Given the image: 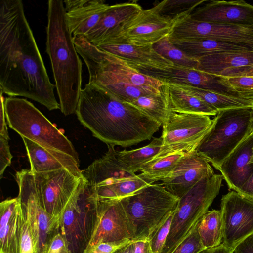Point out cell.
Instances as JSON below:
<instances>
[{
    "label": "cell",
    "mask_w": 253,
    "mask_h": 253,
    "mask_svg": "<svg viewBox=\"0 0 253 253\" xmlns=\"http://www.w3.org/2000/svg\"><path fill=\"white\" fill-rule=\"evenodd\" d=\"M227 78L243 98L253 100V77Z\"/></svg>",
    "instance_id": "f35d334b"
},
{
    "label": "cell",
    "mask_w": 253,
    "mask_h": 253,
    "mask_svg": "<svg viewBox=\"0 0 253 253\" xmlns=\"http://www.w3.org/2000/svg\"><path fill=\"white\" fill-rule=\"evenodd\" d=\"M130 239L116 242H104L96 244L85 250L83 253H113Z\"/></svg>",
    "instance_id": "b9f144b4"
},
{
    "label": "cell",
    "mask_w": 253,
    "mask_h": 253,
    "mask_svg": "<svg viewBox=\"0 0 253 253\" xmlns=\"http://www.w3.org/2000/svg\"><path fill=\"white\" fill-rule=\"evenodd\" d=\"M198 253H233V252L222 243L214 247L205 249Z\"/></svg>",
    "instance_id": "c3c4849f"
},
{
    "label": "cell",
    "mask_w": 253,
    "mask_h": 253,
    "mask_svg": "<svg viewBox=\"0 0 253 253\" xmlns=\"http://www.w3.org/2000/svg\"><path fill=\"white\" fill-rule=\"evenodd\" d=\"M199 21L215 24L253 25V6L240 0H210L190 15Z\"/></svg>",
    "instance_id": "ac0fdd59"
},
{
    "label": "cell",
    "mask_w": 253,
    "mask_h": 253,
    "mask_svg": "<svg viewBox=\"0 0 253 253\" xmlns=\"http://www.w3.org/2000/svg\"><path fill=\"white\" fill-rule=\"evenodd\" d=\"M223 179L221 174H208L179 198L161 253H170L192 230L218 194Z\"/></svg>",
    "instance_id": "52a82bcc"
},
{
    "label": "cell",
    "mask_w": 253,
    "mask_h": 253,
    "mask_svg": "<svg viewBox=\"0 0 253 253\" xmlns=\"http://www.w3.org/2000/svg\"><path fill=\"white\" fill-rule=\"evenodd\" d=\"M182 88L200 98L218 111L227 109L252 106L253 100L229 96L197 87L176 84Z\"/></svg>",
    "instance_id": "4dcf8cb0"
},
{
    "label": "cell",
    "mask_w": 253,
    "mask_h": 253,
    "mask_svg": "<svg viewBox=\"0 0 253 253\" xmlns=\"http://www.w3.org/2000/svg\"><path fill=\"white\" fill-rule=\"evenodd\" d=\"M21 210L18 196L0 204V253H18Z\"/></svg>",
    "instance_id": "d4e9b609"
},
{
    "label": "cell",
    "mask_w": 253,
    "mask_h": 253,
    "mask_svg": "<svg viewBox=\"0 0 253 253\" xmlns=\"http://www.w3.org/2000/svg\"><path fill=\"white\" fill-rule=\"evenodd\" d=\"M233 253H253V233L240 242Z\"/></svg>",
    "instance_id": "f6af8a7d"
},
{
    "label": "cell",
    "mask_w": 253,
    "mask_h": 253,
    "mask_svg": "<svg viewBox=\"0 0 253 253\" xmlns=\"http://www.w3.org/2000/svg\"><path fill=\"white\" fill-rule=\"evenodd\" d=\"M131 240L128 220L120 199L98 200V218L85 250L104 242Z\"/></svg>",
    "instance_id": "2e32d148"
},
{
    "label": "cell",
    "mask_w": 253,
    "mask_h": 253,
    "mask_svg": "<svg viewBox=\"0 0 253 253\" xmlns=\"http://www.w3.org/2000/svg\"><path fill=\"white\" fill-rule=\"evenodd\" d=\"M197 60L199 65L197 70L218 75L227 69L253 65V50L215 54Z\"/></svg>",
    "instance_id": "4316f807"
},
{
    "label": "cell",
    "mask_w": 253,
    "mask_h": 253,
    "mask_svg": "<svg viewBox=\"0 0 253 253\" xmlns=\"http://www.w3.org/2000/svg\"><path fill=\"white\" fill-rule=\"evenodd\" d=\"M145 113L161 125L169 118L172 112L168 84H164L158 93L139 97L129 103Z\"/></svg>",
    "instance_id": "83f0119b"
},
{
    "label": "cell",
    "mask_w": 253,
    "mask_h": 253,
    "mask_svg": "<svg viewBox=\"0 0 253 253\" xmlns=\"http://www.w3.org/2000/svg\"><path fill=\"white\" fill-rule=\"evenodd\" d=\"M12 156L10 151L8 140L0 136V178L6 169L10 165Z\"/></svg>",
    "instance_id": "60d3db41"
},
{
    "label": "cell",
    "mask_w": 253,
    "mask_h": 253,
    "mask_svg": "<svg viewBox=\"0 0 253 253\" xmlns=\"http://www.w3.org/2000/svg\"><path fill=\"white\" fill-rule=\"evenodd\" d=\"M33 174L42 207L51 216L60 219L83 177L66 169Z\"/></svg>",
    "instance_id": "4fadbf2b"
},
{
    "label": "cell",
    "mask_w": 253,
    "mask_h": 253,
    "mask_svg": "<svg viewBox=\"0 0 253 253\" xmlns=\"http://www.w3.org/2000/svg\"><path fill=\"white\" fill-rule=\"evenodd\" d=\"M136 1L110 5L96 25L84 37L98 46L117 38L125 24L142 10Z\"/></svg>",
    "instance_id": "44dd1931"
},
{
    "label": "cell",
    "mask_w": 253,
    "mask_h": 253,
    "mask_svg": "<svg viewBox=\"0 0 253 253\" xmlns=\"http://www.w3.org/2000/svg\"><path fill=\"white\" fill-rule=\"evenodd\" d=\"M4 107L9 126L21 137L68 154L79 163L72 142L32 103L26 99L9 96L5 99Z\"/></svg>",
    "instance_id": "5b68a950"
},
{
    "label": "cell",
    "mask_w": 253,
    "mask_h": 253,
    "mask_svg": "<svg viewBox=\"0 0 253 253\" xmlns=\"http://www.w3.org/2000/svg\"><path fill=\"white\" fill-rule=\"evenodd\" d=\"M236 192L253 201V173Z\"/></svg>",
    "instance_id": "bcb514c9"
},
{
    "label": "cell",
    "mask_w": 253,
    "mask_h": 253,
    "mask_svg": "<svg viewBox=\"0 0 253 253\" xmlns=\"http://www.w3.org/2000/svg\"><path fill=\"white\" fill-rule=\"evenodd\" d=\"M170 41L187 55L197 60L215 54L253 50V45L210 39Z\"/></svg>",
    "instance_id": "484cf974"
},
{
    "label": "cell",
    "mask_w": 253,
    "mask_h": 253,
    "mask_svg": "<svg viewBox=\"0 0 253 253\" xmlns=\"http://www.w3.org/2000/svg\"><path fill=\"white\" fill-rule=\"evenodd\" d=\"M113 253H133V240H129L127 243L116 250Z\"/></svg>",
    "instance_id": "681fc988"
},
{
    "label": "cell",
    "mask_w": 253,
    "mask_h": 253,
    "mask_svg": "<svg viewBox=\"0 0 253 253\" xmlns=\"http://www.w3.org/2000/svg\"><path fill=\"white\" fill-rule=\"evenodd\" d=\"M174 23L162 16L155 5L149 9H142L133 15L125 24L120 34L115 39L136 45H153L169 36Z\"/></svg>",
    "instance_id": "9a60e30c"
},
{
    "label": "cell",
    "mask_w": 253,
    "mask_h": 253,
    "mask_svg": "<svg viewBox=\"0 0 253 253\" xmlns=\"http://www.w3.org/2000/svg\"><path fill=\"white\" fill-rule=\"evenodd\" d=\"M162 145L161 137H154L145 146L131 150L117 151V155L119 159L135 173L140 171L144 165L158 155Z\"/></svg>",
    "instance_id": "1f68e13d"
},
{
    "label": "cell",
    "mask_w": 253,
    "mask_h": 253,
    "mask_svg": "<svg viewBox=\"0 0 253 253\" xmlns=\"http://www.w3.org/2000/svg\"><path fill=\"white\" fill-rule=\"evenodd\" d=\"M220 211L223 244L233 252L240 242L253 233V201L231 191L222 196Z\"/></svg>",
    "instance_id": "7c38bea8"
},
{
    "label": "cell",
    "mask_w": 253,
    "mask_h": 253,
    "mask_svg": "<svg viewBox=\"0 0 253 253\" xmlns=\"http://www.w3.org/2000/svg\"><path fill=\"white\" fill-rule=\"evenodd\" d=\"M218 75L225 77H253V65L227 69L219 73Z\"/></svg>",
    "instance_id": "7bdbcfd3"
},
{
    "label": "cell",
    "mask_w": 253,
    "mask_h": 253,
    "mask_svg": "<svg viewBox=\"0 0 253 253\" xmlns=\"http://www.w3.org/2000/svg\"><path fill=\"white\" fill-rule=\"evenodd\" d=\"M212 123L208 115L172 111L162 125V145L156 157L174 152L196 150Z\"/></svg>",
    "instance_id": "30bf717a"
},
{
    "label": "cell",
    "mask_w": 253,
    "mask_h": 253,
    "mask_svg": "<svg viewBox=\"0 0 253 253\" xmlns=\"http://www.w3.org/2000/svg\"><path fill=\"white\" fill-rule=\"evenodd\" d=\"M16 180L18 197L29 224L36 253H44L48 243L60 232V219L51 216L42 207L30 169L17 171Z\"/></svg>",
    "instance_id": "9c48e42d"
},
{
    "label": "cell",
    "mask_w": 253,
    "mask_h": 253,
    "mask_svg": "<svg viewBox=\"0 0 253 253\" xmlns=\"http://www.w3.org/2000/svg\"><path fill=\"white\" fill-rule=\"evenodd\" d=\"M198 230L202 243L205 249L220 245L223 240L220 211H208L199 221Z\"/></svg>",
    "instance_id": "d6a6232c"
},
{
    "label": "cell",
    "mask_w": 253,
    "mask_h": 253,
    "mask_svg": "<svg viewBox=\"0 0 253 253\" xmlns=\"http://www.w3.org/2000/svg\"><path fill=\"white\" fill-rule=\"evenodd\" d=\"M206 0H164L156 5L163 17L175 22L184 16L191 14Z\"/></svg>",
    "instance_id": "836d02e7"
},
{
    "label": "cell",
    "mask_w": 253,
    "mask_h": 253,
    "mask_svg": "<svg viewBox=\"0 0 253 253\" xmlns=\"http://www.w3.org/2000/svg\"><path fill=\"white\" fill-rule=\"evenodd\" d=\"M253 110V105L251 106Z\"/></svg>",
    "instance_id": "816d5d0a"
},
{
    "label": "cell",
    "mask_w": 253,
    "mask_h": 253,
    "mask_svg": "<svg viewBox=\"0 0 253 253\" xmlns=\"http://www.w3.org/2000/svg\"><path fill=\"white\" fill-rule=\"evenodd\" d=\"M21 0L0 1V88L11 97L60 109Z\"/></svg>",
    "instance_id": "6da1fadb"
},
{
    "label": "cell",
    "mask_w": 253,
    "mask_h": 253,
    "mask_svg": "<svg viewBox=\"0 0 253 253\" xmlns=\"http://www.w3.org/2000/svg\"><path fill=\"white\" fill-rule=\"evenodd\" d=\"M108 150L82 170V176L94 189L96 194L137 175L119 159L114 146L107 145Z\"/></svg>",
    "instance_id": "e0dca14e"
},
{
    "label": "cell",
    "mask_w": 253,
    "mask_h": 253,
    "mask_svg": "<svg viewBox=\"0 0 253 253\" xmlns=\"http://www.w3.org/2000/svg\"><path fill=\"white\" fill-rule=\"evenodd\" d=\"M133 253H153L148 239L133 241Z\"/></svg>",
    "instance_id": "7dc6e473"
},
{
    "label": "cell",
    "mask_w": 253,
    "mask_h": 253,
    "mask_svg": "<svg viewBox=\"0 0 253 253\" xmlns=\"http://www.w3.org/2000/svg\"><path fill=\"white\" fill-rule=\"evenodd\" d=\"M199 221L170 253H198L205 249L199 232Z\"/></svg>",
    "instance_id": "74e56055"
},
{
    "label": "cell",
    "mask_w": 253,
    "mask_h": 253,
    "mask_svg": "<svg viewBox=\"0 0 253 253\" xmlns=\"http://www.w3.org/2000/svg\"><path fill=\"white\" fill-rule=\"evenodd\" d=\"M173 211L153 230L147 238L153 253H161L170 230Z\"/></svg>",
    "instance_id": "8d00e7d4"
},
{
    "label": "cell",
    "mask_w": 253,
    "mask_h": 253,
    "mask_svg": "<svg viewBox=\"0 0 253 253\" xmlns=\"http://www.w3.org/2000/svg\"><path fill=\"white\" fill-rule=\"evenodd\" d=\"M46 51L52 66L60 109L65 116L75 113L82 81V62L68 26L63 0L48 1Z\"/></svg>",
    "instance_id": "3957f363"
},
{
    "label": "cell",
    "mask_w": 253,
    "mask_h": 253,
    "mask_svg": "<svg viewBox=\"0 0 253 253\" xmlns=\"http://www.w3.org/2000/svg\"><path fill=\"white\" fill-rule=\"evenodd\" d=\"M44 253H71L68 243L59 232L47 244Z\"/></svg>",
    "instance_id": "ab89813d"
},
{
    "label": "cell",
    "mask_w": 253,
    "mask_h": 253,
    "mask_svg": "<svg viewBox=\"0 0 253 253\" xmlns=\"http://www.w3.org/2000/svg\"><path fill=\"white\" fill-rule=\"evenodd\" d=\"M129 225L131 240L147 239L175 209L179 198L162 184H151L120 199Z\"/></svg>",
    "instance_id": "8992f818"
},
{
    "label": "cell",
    "mask_w": 253,
    "mask_h": 253,
    "mask_svg": "<svg viewBox=\"0 0 253 253\" xmlns=\"http://www.w3.org/2000/svg\"><path fill=\"white\" fill-rule=\"evenodd\" d=\"M98 199L83 177L60 218V233L71 253H83L94 232L98 218Z\"/></svg>",
    "instance_id": "ba28073f"
},
{
    "label": "cell",
    "mask_w": 253,
    "mask_h": 253,
    "mask_svg": "<svg viewBox=\"0 0 253 253\" xmlns=\"http://www.w3.org/2000/svg\"><path fill=\"white\" fill-rule=\"evenodd\" d=\"M192 151L174 152L155 157L144 165L138 175L150 184L162 181L169 176L179 162Z\"/></svg>",
    "instance_id": "f1b7e54d"
},
{
    "label": "cell",
    "mask_w": 253,
    "mask_h": 253,
    "mask_svg": "<svg viewBox=\"0 0 253 253\" xmlns=\"http://www.w3.org/2000/svg\"><path fill=\"white\" fill-rule=\"evenodd\" d=\"M18 253H36L35 245L29 224L22 208L20 215Z\"/></svg>",
    "instance_id": "d590c367"
},
{
    "label": "cell",
    "mask_w": 253,
    "mask_h": 253,
    "mask_svg": "<svg viewBox=\"0 0 253 253\" xmlns=\"http://www.w3.org/2000/svg\"><path fill=\"white\" fill-rule=\"evenodd\" d=\"M30 164V170L41 173L66 169L77 177H82L79 163L65 153L44 147L22 137Z\"/></svg>",
    "instance_id": "7402d4cb"
},
{
    "label": "cell",
    "mask_w": 253,
    "mask_h": 253,
    "mask_svg": "<svg viewBox=\"0 0 253 253\" xmlns=\"http://www.w3.org/2000/svg\"><path fill=\"white\" fill-rule=\"evenodd\" d=\"M153 46L157 53L174 65L195 69L198 66V60L190 57L177 47L169 41L168 36L158 42Z\"/></svg>",
    "instance_id": "e575fe53"
},
{
    "label": "cell",
    "mask_w": 253,
    "mask_h": 253,
    "mask_svg": "<svg viewBox=\"0 0 253 253\" xmlns=\"http://www.w3.org/2000/svg\"><path fill=\"white\" fill-rule=\"evenodd\" d=\"M253 132L251 106L219 111L196 152L217 169L228 155Z\"/></svg>",
    "instance_id": "277c9868"
},
{
    "label": "cell",
    "mask_w": 253,
    "mask_h": 253,
    "mask_svg": "<svg viewBox=\"0 0 253 253\" xmlns=\"http://www.w3.org/2000/svg\"><path fill=\"white\" fill-rule=\"evenodd\" d=\"M136 69L165 84H186L229 96L243 98L231 85L228 78L222 76L175 65L165 69Z\"/></svg>",
    "instance_id": "5bb4252c"
},
{
    "label": "cell",
    "mask_w": 253,
    "mask_h": 253,
    "mask_svg": "<svg viewBox=\"0 0 253 253\" xmlns=\"http://www.w3.org/2000/svg\"><path fill=\"white\" fill-rule=\"evenodd\" d=\"M96 46L124 60L135 69H165L174 65L157 53L153 45H136L114 39Z\"/></svg>",
    "instance_id": "ffe728a7"
},
{
    "label": "cell",
    "mask_w": 253,
    "mask_h": 253,
    "mask_svg": "<svg viewBox=\"0 0 253 253\" xmlns=\"http://www.w3.org/2000/svg\"><path fill=\"white\" fill-rule=\"evenodd\" d=\"M251 163H253V156H252V157L251 159Z\"/></svg>",
    "instance_id": "f907efd6"
},
{
    "label": "cell",
    "mask_w": 253,
    "mask_h": 253,
    "mask_svg": "<svg viewBox=\"0 0 253 253\" xmlns=\"http://www.w3.org/2000/svg\"><path fill=\"white\" fill-rule=\"evenodd\" d=\"M172 110L187 113L216 116L218 111L200 98L188 92L176 84H168Z\"/></svg>",
    "instance_id": "f546056e"
},
{
    "label": "cell",
    "mask_w": 253,
    "mask_h": 253,
    "mask_svg": "<svg viewBox=\"0 0 253 253\" xmlns=\"http://www.w3.org/2000/svg\"><path fill=\"white\" fill-rule=\"evenodd\" d=\"M212 173L214 171L209 163L195 150L187 154L161 184L180 198L203 177Z\"/></svg>",
    "instance_id": "d6986e66"
},
{
    "label": "cell",
    "mask_w": 253,
    "mask_h": 253,
    "mask_svg": "<svg viewBox=\"0 0 253 253\" xmlns=\"http://www.w3.org/2000/svg\"><path fill=\"white\" fill-rule=\"evenodd\" d=\"M66 20L73 37H85L110 5L102 0L63 1Z\"/></svg>",
    "instance_id": "cb8c5ba5"
},
{
    "label": "cell",
    "mask_w": 253,
    "mask_h": 253,
    "mask_svg": "<svg viewBox=\"0 0 253 253\" xmlns=\"http://www.w3.org/2000/svg\"><path fill=\"white\" fill-rule=\"evenodd\" d=\"M190 15L175 21L168 36L170 41L210 39L253 45V25L207 23L196 20Z\"/></svg>",
    "instance_id": "8fae6325"
},
{
    "label": "cell",
    "mask_w": 253,
    "mask_h": 253,
    "mask_svg": "<svg viewBox=\"0 0 253 253\" xmlns=\"http://www.w3.org/2000/svg\"><path fill=\"white\" fill-rule=\"evenodd\" d=\"M3 92L0 90V136L9 140V135L7 126V120L6 118L4 102L5 98L3 95Z\"/></svg>",
    "instance_id": "ee69618b"
},
{
    "label": "cell",
    "mask_w": 253,
    "mask_h": 253,
    "mask_svg": "<svg viewBox=\"0 0 253 253\" xmlns=\"http://www.w3.org/2000/svg\"><path fill=\"white\" fill-rule=\"evenodd\" d=\"M75 113L94 137L114 146L126 147L150 140L162 126L132 105L89 82L81 91Z\"/></svg>",
    "instance_id": "7a4b0ae2"
},
{
    "label": "cell",
    "mask_w": 253,
    "mask_h": 253,
    "mask_svg": "<svg viewBox=\"0 0 253 253\" xmlns=\"http://www.w3.org/2000/svg\"><path fill=\"white\" fill-rule=\"evenodd\" d=\"M253 132L241 142L223 161L217 170L230 189L236 191L253 173Z\"/></svg>",
    "instance_id": "603a6c76"
}]
</instances>
